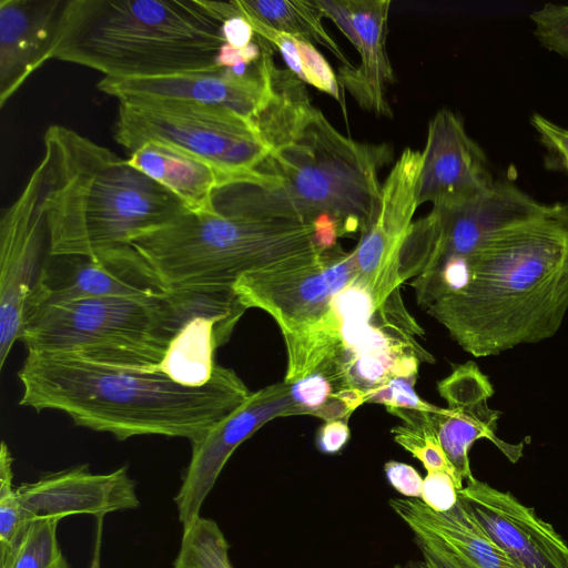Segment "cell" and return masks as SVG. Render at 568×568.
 <instances>
[{"instance_id":"6da1fadb","label":"cell","mask_w":568,"mask_h":568,"mask_svg":"<svg viewBox=\"0 0 568 568\" xmlns=\"http://www.w3.org/2000/svg\"><path fill=\"white\" fill-rule=\"evenodd\" d=\"M18 377L19 405L60 410L75 425L119 440L161 435L196 442L253 393L220 365L206 384L187 386L160 372L72 353H28Z\"/></svg>"},{"instance_id":"7a4b0ae2","label":"cell","mask_w":568,"mask_h":568,"mask_svg":"<svg viewBox=\"0 0 568 568\" xmlns=\"http://www.w3.org/2000/svg\"><path fill=\"white\" fill-rule=\"evenodd\" d=\"M426 311L475 357L552 337L568 311V231L547 209L496 232L464 285Z\"/></svg>"},{"instance_id":"3957f363","label":"cell","mask_w":568,"mask_h":568,"mask_svg":"<svg viewBox=\"0 0 568 568\" xmlns=\"http://www.w3.org/2000/svg\"><path fill=\"white\" fill-rule=\"evenodd\" d=\"M388 144L358 142L316 109L298 134L268 153L250 173L214 194V205L262 220L314 224L333 217L341 235L361 233L381 199L379 172Z\"/></svg>"},{"instance_id":"277c9868","label":"cell","mask_w":568,"mask_h":568,"mask_svg":"<svg viewBox=\"0 0 568 568\" xmlns=\"http://www.w3.org/2000/svg\"><path fill=\"white\" fill-rule=\"evenodd\" d=\"M43 143L49 255L95 256L190 213L161 184L72 129L52 124Z\"/></svg>"},{"instance_id":"5b68a950","label":"cell","mask_w":568,"mask_h":568,"mask_svg":"<svg viewBox=\"0 0 568 568\" xmlns=\"http://www.w3.org/2000/svg\"><path fill=\"white\" fill-rule=\"evenodd\" d=\"M222 22L200 0H68L51 51L104 78H155L210 69Z\"/></svg>"},{"instance_id":"8992f818","label":"cell","mask_w":568,"mask_h":568,"mask_svg":"<svg viewBox=\"0 0 568 568\" xmlns=\"http://www.w3.org/2000/svg\"><path fill=\"white\" fill-rule=\"evenodd\" d=\"M131 246L164 290H233L246 274L325 251L314 224L262 220L216 205L213 213H187L140 235Z\"/></svg>"},{"instance_id":"52a82bcc","label":"cell","mask_w":568,"mask_h":568,"mask_svg":"<svg viewBox=\"0 0 568 568\" xmlns=\"http://www.w3.org/2000/svg\"><path fill=\"white\" fill-rule=\"evenodd\" d=\"M164 292L144 298L97 297L31 307L21 341L28 353H72L155 372L168 348Z\"/></svg>"},{"instance_id":"ba28073f","label":"cell","mask_w":568,"mask_h":568,"mask_svg":"<svg viewBox=\"0 0 568 568\" xmlns=\"http://www.w3.org/2000/svg\"><path fill=\"white\" fill-rule=\"evenodd\" d=\"M115 141L129 153L159 142L241 176L271 152L253 123L231 111L175 100L119 101Z\"/></svg>"},{"instance_id":"9c48e42d","label":"cell","mask_w":568,"mask_h":568,"mask_svg":"<svg viewBox=\"0 0 568 568\" xmlns=\"http://www.w3.org/2000/svg\"><path fill=\"white\" fill-rule=\"evenodd\" d=\"M507 181H495L481 195L450 206H433L413 223L400 250L399 278H409L447 260H467L496 232L547 212Z\"/></svg>"},{"instance_id":"30bf717a","label":"cell","mask_w":568,"mask_h":568,"mask_svg":"<svg viewBox=\"0 0 568 568\" xmlns=\"http://www.w3.org/2000/svg\"><path fill=\"white\" fill-rule=\"evenodd\" d=\"M357 275L354 251L338 244L242 276L233 286L240 303L266 312L282 335L318 321L333 297Z\"/></svg>"},{"instance_id":"8fae6325","label":"cell","mask_w":568,"mask_h":568,"mask_svg":"<svg viewBox=\"0 0 568 568\" xmlns=\"http://www.w3.org/2000/svg\"><path fill=\"white\" fill-rule=\"evenodd\" d=\"M39 163L0 221V367L21 339L28 304L44 263L49 235Z\"/></svg>"},{"instance_id":"7c38bea8","label":"cell","mask_w":568,"mask_h":568,"mask_svg":"<svg viewBox=\"0 0 568 568\" xmlns=\"http://www.w3.org/2000/svg\"><path fill=\"white\" fill-rule=\"evenodd\" d=\"M168 348L156 366L173 381L187 385L206 384L215 373V353L231 337L246 311L233 290H165Z\"/></svg>"},{"instance_id":"4fadbf2b","label":"cell","mask_w":568,"mask_h":568,"mask_svg":"<svg viewBox=\"0 0 568 568\" xmlns=\"http://www.w3.org/2000/svg\"><path fill=\"white\" fill-rule=\"evenodd\" d=\"M420 164V151L402 152L382 184L377 211L353 250L356 277L379 306L400 296L399 255L418 207Z\"/></svg>"},{"instance_id":"5bb4252c","label":"cell","mask_w":568,"mask_h":568,"mask_svg":"<svg viewBox=\"0 0 568 568\" xmlns=\"http://www.w3.org/2000/svg\"><path fill=\"white\" fill-rule=\"evenodd\" d=\"M246 73L213 67L184 73L139 79L103 78L98 89L119 101L175 100L231 111L253 123L270 94L271 49Z\"/></svg>"},{"instance_id":"9a60e30c","label":"cell","mask_w":568,"mask_h":568,"mask_svg":"<svg viewBox=\"0 0 568 568\" xmlns=\"http://www.w3.org/2000/svg\"><path fill=\"white\" fill-rule=\"evenodd\" d=\"M292 405L287 384L266 386L253 392L240 407L191 443V459L174 497L183 528L201 516L207 495L234 450L267 422L290 416Z\"/></svg>"},{"instance_id":"2e32d148","label":"cell","mask_w":568,"mask_h":568,"mask_svg":"<svg viewBox=\"0 0 568 568\" xmlns=\"http://www.w3.org/2000/svg\"><path fill=\"white\" fill-rule=\"evenodd\" d=\"M163 291L131 245L95 256L47 254L28 311L42 304L84 298L153 297Z\"/></svg>"},{"instance_id":"e0dca14e","label":"cell","mask_w":568,"mask_h":568,"mask_svg":"<svg viewBox=\"0 0 568 568\" xmlns=\"http://www.w3.org/2000/svg\"><path fill=\"white\" fill-rule=\"evenodd\" d=\"M458 498L483 530L520 568H568V545L551 524L509 491L474 478Z\"/></svg>"},{"instance_id":"ac0fdd59","label":"cell","mask_w":568,"mask_h":568,"mask_svg":"<svg viewBox=\"0 0 568 568\" xmlns=\"http://www.w3.org/2000/svg\"><path fill=\"white\" fill-rule=\"evenodd\" d=\"M487 158L468 135L462 119L439 110L428 124L422 151L417 204L450 206L470 201L494 184Z\"/></svg>"},{"instance_id":"d6986e66","label":"cell","mask_w":568,"mask_h":568,"mask_svg":"<svg viewBox=\"0 0 568 568\" xmlns=\"http://www.w3.org/2000/svg\"><path fill=\"white\" fill-rule=\"evenodd\" d=\"M16 495L22 529L39 518L99 517L140 505L125 466L108 474H94L87 464L47 473L17 487Z\"/></svg>"},{"instance_id":"ffe728a7","label":"cell","mask_w":568,"mask_h":568,"mask_svg":"<svg viewBox=\"0 0 568 568\" xmlns=\"http://www.w3.org/2000/svg\"><path fill=\"white\" fill-rule=\"evenodd\" d=\"M361 55L358 68L339 69L338 80L365 110L390 116L387 84L395 80L386 52L389 0H316Z\"/></svg>"},{"instance_id":"44dd1931","label":"cell","mask_w":568,"mask_h":568,"mask_svg":"<svg viewBox=\"0 0 568 568\" xmlns=\"http://www.w3.org/2000/svg\"><path fill=\"white\" fill-rule=\"evenodd\" d=\"M68 0L0 1V105L51 59Z\"/></svg>"},{"instance_id":"7402d4cb","label":"cell","mask_w":568,"mask_h":568,"mask_svg":"<svg viewBox=\"0 0 568 568\" xmlns=\"http://www.w3.org/2000/svg\"><path fill=\"white\" fill-rule=\"evenodd\" d=\"M126 162L173 193L190 213L214 212L215 192L233 176L211 163L159 142H146Z\"/></svg>"},{"instance_id":"603a6c76","label":"cell","mask_w":568,"mask_h":568,"mask_svg":"<svg viewBox=\"0 0 568 568\" xmlns=\"http://www.w3.org/2000/svg\"><path fill=\"white\" fill-rule=\"evenodd\" d=\"M389 506L410 530L432 534L473 568H520L483 530L459 498L447 511H435L416 498H393Z\"/></svg>"},{"instance_id":"cb8c5ba5","label":"cell","mask_w":568,"mask_h":568,"mask_svg":"<svg viewBox=\"0 0 568 568\" xmlns=\"http://www.w3.org/2000/svg\"><path fill=\"white\" fill-rule=\"evenodd\" d=\"M499 416L500 412L490 408L487 402L459 408L436 406L428 413L429 424L454 470L458 490L464 487V480L470 481L475 478L468 453L476 440H490L511 463L518 462L523 456V443L513 445L497 437Z\"/></svg>"},{"instance_id":"d4e9b609","label":"cell","mask_w":568,"mask_h":568,"mask_svg":"<svg viewBox=\"0 0 568 568\" xmlns=\"http://www.w3.org/2000/svg\"><path fill=\"white\" fill-rule=\"evenodd\" d=\"M219 21L233 17L254 20L276 31L316 42L331 51L345 67H352L336 41L323 26L324 13L316 0H200Z\"/></svg>"},{"instance_id":"484cf974","label":"cell","mask_w":568,"mask_h":568,"mask_svg":"<svg viewBox=\"0 0 568 568\" xmlns=\"http://www.w3.org/2000/svg\"><path fill=\"white\" fill-rule=\"evenodd\" d=\"M270 94L253 119L258 135L273 151L291 142L304 128L316 108L300 79L288 70L270 64Z\"/></svg>"},{"instance_id":"4316f807","label":"cell","mask_w":568,"mask_h":568,"mask_svg":"<svg viewBox=\"0 0 568 568\" xmlns=\"http://www.w3.org/2000/svg\"><path fill=\"white\" fill-rule=\"evenodd\" d=\"M59 519L29 521L13 544L0 552L1 568H71L57 536Z\"/></svg>"},{"instance_id":"83f0119b","label":"cell","mask_w":568,"mask_h":568,"mask_svg":"<svg viewBox=\"0 0 568 568\" xmlns=\"http://www.w3.org/2000/svg\"><path fill=\"white\" fill-rule=\"evenodd\" d=\"M229 550L230 545L219 525L200 516L183 528L173 568H234Z\"/></svg>"},{"instance_id":"f1b7e54d","label":"cell","mask_w":568,"mask_h":568,"mask_svg":"<svg viewBox=\"0 0 568 568\" xmlns=\"http://www.w3.org/2000/svg\"><path fill=\"white\" fill-rule=\"evenodd\" d=\"M437 389L448 408L476 405L494 395L488 376L471 361L455 365L452 373L437 383Z\"/></svg>"},{"instance_id":"f546056e","label":"cell","mask_w":568,"mask_h":568,"mask_svg":"<svg viewBox=\"0 0 568 568\" xmlns=\"http://www.w3.org/2000/svg\"><path fill=\"white\" fill-rule=\"evenodd\" d=\"M390 433L394 440L399 446L422 462L427 473H447L453 477L456 484L454 470L440 446L434 428L429 424V418H427L425 423L416 426L406 424L395 426L390 429Z\"/></svg>"},{"instance_id":"4dcf8cb0","label":"cell","mask_w":568,"mask_h":568,"mask_svg":"<svg viewBox=\"0 0 568 568\" xmlns=\"http://www.w3.org/2000/svg\"><path fill=\"white\" fill-rule=\"evenodd\" d=\"M11 452L3 440L0 448V552L7 550L22 530L16 487H13Z\"/></svg>"},{"instance_id":"1f68e13d","label":"cell","mask_w":568,"mask_h":568,"mask_svg":"<svg viewBox=\"0 0 568 568\" xmlns=\"http://www.w3.org/2000/svg\"><path fill=\"white\" fill-rule=\"evenodd\" d=\"M542 47L568 57V6L546 3L530 16Z\"/></svg>"},{"instance_id":"d6a6232c","label":"cell","mask_w":568,"mask_h":568,"mask_svg":"<svg viewBox=\"0 0 568 568\" xmlns=\"http://www.w3.org/2000/svg\"><path fill=\"white\" fill-rule=\"evenodd\" d=\"M418 375L395 376L379 387L369 392L365 403L384 405L387 412L393 409H412L430 412L436 406L418 396L415 383Z\"/></svg>"},{"instance_id":"836d02e7","label":"cell","mask_w":568,"mask_h":568,"mask_svg":"<svg viewBox=\"0 0 568 568\" xmlns=\"http://www.w3.org/2000/svg\"><path fill=\"white\" fill-rule=\"evenodd\" d=\"M302 82L308 83L341 102L338 78L320 51L308 41L297 38Z\"/></svg>"},{"instance_id":"e575fe53","label":"cell","mask_w":568,"mask_h":568,"mask_svg":"<svg viewBox=\"0 0 568 568\" xmlns=\"http://www.w3.org/2000/svg\"><path fill=\"white\" fill-rule=\"evenodd\" d=\"M420 500L435 511H447L458 503V489L453 477L444 471L427 473Z\"/></svg>"},{"instance_id":"d590c367","label":"cell","mask_w":568,"mask_h":568,"mask_svg":"<svg viewBox=\"0 0 568 568\" xmlns=\"http://www.w3.org/2000/svg\"><path fill=\"white\" fill-rule=\"evenodd\" d=\"M426 568H473L432 534L412 529Z\"/></svg>"},{"instance_id":"8d00e7d4","label":"cell","mask_w":568,"mask_h":568,"mask_svg":"<svg viewBox=\"0 0 568 568\" xmlns=\"http://www.w3.org/2000/svg\"><path fill=\"white\" fill-rule=\"evenodd\" d=\"M531 124L551 159L568 173V129L537 113L532 114Z\"/></svg>"},{"instance_id":"74e56055","label":"cell","mask_w":568,"mask_h":568,"mask_svg":"<svg viewBox=\"0 0 568 568\" xmlns=\"http://www.w3.org/2000/svg\"><path fill=\"white\" fill-rule=\"evenodd\" d=\"M385 476L390 486L406 498H422L424 478L410 465L389 460L384 465Z\"/></svg>"},{"instance_id":"f35d334b","label":"cell","mask_w":568,"mask_h":568,"mask_svg":"<svg viewBox=\"0 0 568 568\" xmlns=\"http://www.w3.org/2000/svg\"><path fill=\"white\" fill-rule=\"evenodd\" d=\"M351 436L347 418L325 422L316 435V446L324 454H336L347 444Z\"/></svg>"},{"instance_id":"ab89813d","label":"cell","mask_w":568,"mask_h":568,"mask_svg":"<svg viewBox=\"0 0 568 568\" xmlns=\"http://www.w3.org/2000/svg\"><path fill=\"white\" fill-rule=\"evenodd\" d=\"M262 43L253 41L242 49L223 43L216 54L215 65L233 68L239 64H253L262 57Z\"/></svg>"},{"instance_id":"60d3db41","label":"cell","mask_w":568,"mask_h":568,"mask_svg":"<svg viewBox=\"0 0 568 568\" xmlns=\"http://www.w3.org/2000/svg\"><path fill=\"white\" fill-rule=\"evenodd\" d=\"M224 43L237 49L245 48L253 42L254 30L242 17H233L222 22L221 27Z\"/></svg>"},{"instance_id":"b9f144b4","label":"cell","mask_w":568,"mask_h":568,"mask_svg":"<svg viewBox=\"0 0 568 568\" xmlns=\"http://www.w3.org/2000/svg\"><path fill=\"white\" fill-rule=\"evenodd\" d=\"M104 516L97 517V532L90 568H101V544Z\"/></svg>"},{"instance_id":"7bdbcfd3","label":"cell","mask_w":568,"mask_h":568,"mask_svg":"<svg viewBox=\"0 0 568 568\" xmlns=\"http://www.w3.org/2000/svg\"><path fill=\"white\" fill-rule=\"evenodd\" d=\"M550 215L568 231V202L549 206Z\"/></svg>"},{"instance_id":"ee69618b","label":"cell","mask_w":568,"mask_h":568,"mask_svg":"<svg viewBox=\"0 0 568 568\" xmlns=\"http://www.w3.org/2000/svg\"><path fill=\"white\" fill-rule=\"evenodd\" d=\"M395 568H426L423 561L410 562L405 566H397Z\"/></svg>"}]
</instances>
